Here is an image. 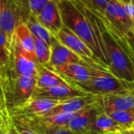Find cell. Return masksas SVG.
Listing matches in <instances>:
<instances>
[{
    "label": "cell",
    "instance_id": "1",
    "mask_svg": "<svg viewBox=\"0 0 134 134\" xmlns=\"http://www.w3.org/2000/svg\"><path fill=\"white\" fill-rule=\"evenodd\" d=\"M56 1L59 6L64 26L81 38L93 51L97 62L108 70V62L105 53L85 13L71 0Z\"/></svg>",
    "mask_w": 134,
    "mask_h": 134
},
{
    "label": "cell",
    "instance_id": "2",
    "mask_svg": "<svg viewBox=\"0 0 134 134\" xmlns=\"http://www.w3.org/2000/svg\"><path fill=\"white\" fill-rule=\"evenodd\" d=\"M104 44L108 70L116 78L133 84V72L130 59L119 44L112 29L105 21L102 13L94 10Z\"/></svg>",
    "mask_w": 134,
    "mask_h": 134
},
{
    "label": "cell",
    "instance_id": "3",
    "mask_svg": "<svg viewBox=\"0 0 134 134\" xmlns=\"http://www.w3.org/2000/svg\"><path fill=\"white\" fill-rule=\"evenodd\" d=\"M1 109L9 113L32 99L36 89V78L18 75L0 76Z\"/></svg>",
    "mask_w": 134,
    "mask_h": 134
},
{
    "label": "cell",
    "instance_id": "4",
    "mask_svg": "<svg viewBox=\"0 0 134 134\" xmlns=\"http://www.w3.org/2000/svg\"><path fill=\"white\" fill-rule=\"evenodd\" d=\"M89 94L105 96L133 90V84L122 81L113 75L108 69L98 65L93 75L87 81L69 82Z\"/></svg>",
    "mask_w": 134,
    "mask_h": 134
},
{
    "label": "cell",
    "instance_id": "5",
    "mask_svg": "<svg viewBox=\"0 0 134 134\" xmlns=\"http://www.w3.org/2000/svg\"><path fill=\"white\" fill-rule=\"evenodd\" d=\"M31 15L28 0H0V31L12 42L16 27Z\"/></svg>",
    "mask_w": 134,
    "mask_h": 134
},
{
    "label": "cell",
    "instance_id": "6",
    "mask_svg": "<svg viewBox=\"0 0 134 134\" xmlns=\"http://www.w3.org/2000/svg\"><path fill=\"white\" fill-rule=\"evenodd\" d=\"M105 21L119 37L125 38L133 28L134 23L122 2L111 0L103 14Z\"/></svg>",
    "mask_w": 134,
    "mask_h": 134
},
{
    "label": "cell",
    "instance_id": "7",
    "mask_svg": "<svg viewBox=\"0 0 134 134\" xmlns=\"http://www.w3.org/2000/svg\"><path fill=\"white\" fill-rule=\"evenodd\" d=\"M98 65L100 64L95 60H86L82 64H68L52 70L58 73L68 82H81L89 80L93 75L95 68Z\"/></svg>",
    "mask_w": 134,
    "mask_h": 134
},
{
    "label": "cell",
    "instance_id": "8",
    "mask_svg": "<svg viewBox=\"0 0 134 134\" xmlns=\"http://www.w3.org/2000/svg\"><path fill=\"white\" fill-rule=\"evenodd\" d=\"M87 95H89V93L80 90L77 86L68 83L49 89H35L32 98H43L64 102L73 98Z\"/></svg>",
    "mask_w": 134,
    "mask_h": 134
},
{
    "label": "cell",
    "instance_id": "9",
    "mask_svg": "<svg viewBox=\"0 0 134 134\" xmlns=\"http://www.w3.org/2000/svg\"><path fill=\"white\" fill-rule=\"evenodd\" d=\"M60 103L62 102L49 99L32 98L24 105L11 111L9 112V115L11 117L27 118L42 116L48 111H51Z\"/></svg>",
    "mask_w": 134,
    "mask_h": 134
},
{
    "label": "cell",
    "instance_id": "10",
    "mask_svg": "<svg viewBox=\"0 0 134 134\" xmlns=\"http://www.w3.org/2000/svg\"><path fill=\"white\" fill-rule=\"evenodd\" d=\"M55 37L59 42L81 57L82 59L87 60H95L97 62L94 54L90 48L81 38H79L75 32L66 26H64L60 32L55 35Z\"/></svg>",
    "mask_w": 134,
    "mask_h": 134
},
{
    "label": "cell",
    "instance_id": "11",
    "mask_svg": "<svg viewBox=\"0 0 134 134\" xmlns=\"http://www.w3.org/2000/svg\"><path fill=\"white\" fill-rule=\"evenodd\" d=\"M98 106L106 112L125 111L134 108V93L133 90L105 96H100Z\"/></svg>",
    "mask_w": 134,
    "mask_h": 134
},
{
    "label": "cell",
    "instance_id": "12",
    "mask_svg": "<svg viewBox=\"0 0 134 134\" xmlns=\"http://www.w3.org/2000/svg\"><path fill=\"white\" fill-rule=\"evenodd\" d=\"M51 60L49 64L46 65L51 69H55L72 64H82L86 60L77 55L67 46L59 42L56 37L51 44Z\"/></svg>",
    "mask_w": 134,
    "mask_h": 134
},
{
    "label": "cell",
    "instance_id": "13",
    "mask_svg": "<svg viewBox=\"0 0 134 134\" xmlns=\"http://www.w3.org/2000/svg\"><path fill=\"white\" fill-rule=\"evenodd\" d=\"M97 103L79 111L71 120L66 128L76 133L88 134L96 118L103 111Z\"/></svg>",
    "mask_w": 134,
    "mask_h": 134
},
{
    "label": "cell",
    "instance_id": "14",
    "mask_svg": "<svg viewBox=\"0 0 134 134\" xmlns=\"http://www.w3.org/2000/svg\"><path fill=\"white\" fill-rule=\"evenodd\" d=\"M39 22L54 36L64 27L61 13L56 0H51L42 9L37 16Z\"/></svg>",
    "mask_w": 134,
    "mask_h": 134
},
{
    "label": "cell",
    "instance_id": "15",
    "mask_svg": "<svg viewBox=\"0 0 134 134\" xmlns=\"http://www.w3.org/2000/svg\"><path fill=\"white\" fill-rule=\"evenodd\" d=\"M100 96L89 94L85 97L73 98L66 101H64L48 111L43 115H51L62 113H75L78 112L84 108L92 106L97 104L99 100Z\"/></svg>",
    "mask_w": 134,
    "mask_h": 134
},
{
    "label": "cell",
    "instance_id": "16",
    "mask_svg": "<svg viewBox=\"0 0 134 134\" xmlns=\"http://www.w3.org/2000/svg\"><path fill=\"white\" fill-rule=\"evenodd\" d=\"M69 82L58 73L46 65L38 64L36 75V89H49L54 86L66 85Z\"/></svg>",
    "mask_w": 134,
    "mask_h": 134
},
{
    "label": "cell",
    "instance_id": "17",
    "mask_svg": "<svg viewBox=\"0 0 134 134\" xmlns=\"http://www.w3.org/2000/svg\"><path fill=\"white\" fill-rule=\"evenodd\" d=\"M126 129L108 114L101 111L93 122L88 134H110L122 133Z\"/></svg>",
    "mask_w": 134,
    "mask_h": 134
},
{
    "label": "cell",
    "instance_id": "18",
    "mask_svg": "<svg viewBox=\"0 0 134 134\" xmlns=\"http://www.w3.org/2000/svg\"><path fill=\"white\" fill-rule=\"evenodd\" d=\"M14 37L16 38L18 42L26 52L35 56V36L33 35L26 24H20L16 27L14 33Z\"/></svg>",
    "mask_w": 134,
    "mask_h": 134
},
{
    "label": "cell",
    "instance_id": "19",
    "mask_svg": "<svg viewBox=\"0 0 134 134\" xmlns=\"http://www.w3.org/2000/svg\"><path fill=\"white\" fill-rule=\"evenodd\" d=\"M20 118H22L28 124V126L38 134H79L70 130L66 127H53L46 126L38 121L35 117Z\"/></svg>",
    "mask_w": 134,
    "mask_h": 134
},
{
    "label": "cell",
    "instance_id": "20",
    "mask_svg": "<svg viewBox=\"0 0 134 134\" xmlns=\"http://www.w3.org/2000/svg\"><path fill=\"white\" fill-rule=\"evenodd\" d=\"M26 24L35 37L46 42L49 45L51 46L53 41L55 38V36L39 22L37 16L31 15L27 21Z\"/></svg>",
    "mask_w": 134,
    "mask_h": 134
},
{
    "label": "cell",
    "instance_id": "21",
    "mask_svg": "<svg viewBox=\"0 0 134 134\" xmlns=\"http://www.w3.org/2000/svg\"><path fill=\"white\" fill-rule=\"evenodd\" d=\"M79 112V111H78ZM62 113L51 115H42L35 117L40 122L53 127H67L71 120L78 113ZM30 118V117H29Z\"/></svg>",
    "mask_w": 134,
    "mask_h": 134
},
{
    "label": "cell",
    "instance_id": "22",
    "mask_svg": "<svg viewBox=\"0 0 134 134\" xmlns=\"http://www.w3.org/2000/svg\"><path fill=\"white\" fill-rule=\"evenodd\" d=\"M35 53L38 64L47 65L51 60V46L46 42L35 37Z\"/></svg>",
    "mask_w": 134,
    "mask_h": 134
},
{
    "label": "cell",
    "instance_id": "23",
    "mask_svg": "<svg viewBox=\"0 0 134 134\" xmlns=\"http://www.w3.org/2000/svg\"><path fill=\"white\" fill-rule=\"evenodd\" d=\"M108 114V113H107ZM108 115L118 123L122 126L126 130L130 129L134 125V108L119 111H112Z\"/></svg>",
    "mask_w": 134,
    "mask_h": 134
},
{
    "label": "cell",
    "instance_id": "24",
    "mask_svg": "<svg viewBox=\"0 0 134 134\" xmlns=\"http://www.w3.org/2000/svg\"><path fill=\"white\" fill-rule=\"evenodd\" d=\"M90 9L104 14V10L111 0H79Z\"/></svg>",
    "mask_w": 134,
    "mask_h": 134
},
{
    "label": "cell",
    "instance_id": "25",
    "mask_svg": "<svg viewBox=\"0 0 134 134\" xmlns=\"http://www.w3.org/2000/svg\"><path fill=\"white\" fill-rule=\"evenodd\" d=\"M20 134H38L20 117H11Z\"/></svg>",
    "mask_w": 134,
    "mask_h": 134
},
{
    "label": "cell",
    "instance_id": "26",
    "mask_svg": "<svg viewBox=\"0 0 134 134\" xmlns=\"http://www.w3.org/2000/svg\"><path fill=\"white\" fill-rule=\"evenodd\" d=\"M51 0H28L31 14L38 16L45 5Z\"/></svg>",
    "mask_w": 134,
    "mask_h": 134
},
{
    "label": "cell",
    "instance_id": "27",
    "mask_svg": "<svg viewBox=\"0 0 134 134\" xmlns=\"http://www.w3.org/2000/svg\"><path fill=\"white\" fill-rule=\"evenodd\" d=\"M113 31V30H112ZM115 33V32H114ZM116 37H117V39L119 42V44L121 45V46L123 48V49L126 51V53H127V55L129 56L130 59V61H131V64H132V68H133V79H134V53L132 51V49H130V47L129 46V45L127 44L126 39L122 37H119V35H117L115 34ZM133 91L134 93V81L133 84Z\"/></svg>",
    "mask_w": 134,
    "mask_h": 134
},
{
    "label": "cell",
    "instance_id": "28",
    "mask_svg": "<svg viewBox=\"0 0 134 134\" xmlns=\"http://www.w3.org/2000/svg\"><path fill=\"white\" fill-rule=\"evenodd\" d=\"M124 38L126 39L127 44L129 45V46L130 47V49L134 53V27L132 29V31Z\"/></svg>",
    "mask_w": 134,
    "mask_h": 134
},
{
    "label": "cell",
    "instance_id": "29",
    "mask_svg": "<svg viewBox=\"0 0 134 134\" xmlns=\"http://www.w3.org/2000/svg\"><path fill=\"white\" fill-rule=\"evenodd\" d=\"M122 3L124 8L126 9L127 13L129 14L130 17L132 19V20L133 21L134 23V5L132 4V3H130V2H129V3H123V2H122Z\"/></svg>",
    "mask_w": 134,
    "mask_h": 134
},
{
    "label": "cell",
    "instance_id": "30",
    "mask_svg": "<svg viewBox=\"0 0 134 134\" xmlns=\"http://www.w3.org/2000/svg\"><path fill=\"white\" fill-rule=\"evenodd\" d=\"M8 134H20L18 130H16L13 119H11L10 122H9V130H8Z\"/></svg>",
    "mask_w": 134,
    "mask_h": 134
},
{
    "label": "cell",
    "instance_id": "31",
    "mask_svg": "<svg viewBox=\"0 0 134 134\" xmlns=\"http://www.w3.org/2000/svg\"><path fill=\"white\" fill-rule=\"evenodd\" d=\"M122 134H134V127H132L130 129H128L126 130H124L121 133Z\"/></svg>",
    "mask_w": 134,
    "mask_h": 134
},
{
    "label": "cell",
    "instance_id": "32",
    "mask_svg": "<svg viewBox=\"0 0 134 134\" xmlns=\"http://www.w3.org/2000/svg\"><path fill=\"white\" fill-rule=\"evenodd\" d=\"M120 2H123V3H129L130 2V0H117Z\"/></svg>",
    "mask_w": 134,
    "mask_h": 134
},
{
    "label": "cell",
    "instance_id": "33",
    "mask_svg": "<svg viewBox=\"0 0 134 134\" xmlns=\"http://www.w3.org/2000/svg\"><path fill=\"white\" fill-rule=\"evenodd\" d=\"M130 3H132V4L134 5V0H130Z\"/></svg>",
    "mask_w": 134,
    "mask_h": 134
},
{
    "label": "cell",
    "instance_id": "34",
    "mask_svg": "<svg viewBox=\"0 0 134 134\" xmlns=\"http://www.w3.org/2000/svg\"><path fill=\"white\" fill-rule=\"evenodd\" d=\"M110 134H121V133H110Z\"/></svg>",
    "mask_w": 134,
    "mask_h": 134
},
{
    "label": "cell",
    "instance_id": "35",
    "mask_svg": "<svg viewBox=\"0 0 134 134\" xmlns=\"http://www.w3.org/2000/svg\"><path fill=\"white\" fill-rule=\"evenodd\" d=\"M133 127H134V126H133Z\"/></svg>",
    "mask_w": 134,
    "mask_h": 134
},
{
    "label": "cell",
    "instance_id": "36",
    "mask_svg": "<svg viewBox=\"0 0 134 134\" xmlns=\"http://www.w3.org/2000/svg\"><path fill=\"white\" fill-rule=\"evenodd\" d=\"M133 126H134V125H133Z\"/></svg>",
    "mask_w": 134,
    "mask_h": 134
}]
</instances>
